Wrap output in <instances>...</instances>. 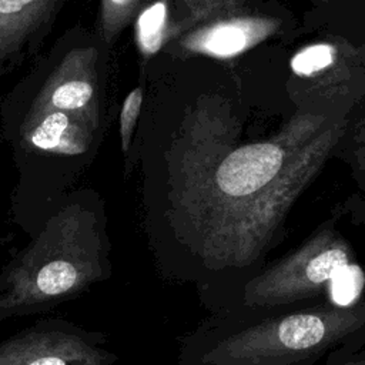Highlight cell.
<instances>
[{
	"mask_svg": "<svg viewBox=\"0 0 365 365\" xmlns=\"http://www.w3.org/2000/svg\"><path fill=\"white\" fill-rule=\"evenodd\" d=\"M238 133L225 100L201 97L185 110L170 150L165 272L195 287L211 312L268 262L345 123L299 113L267 140L238 144Z\"/></svg>",
	"mask_w": 365,
	"mask_h": 365,
	"instance_id": "cell-1",
	"label": "cell"
},
{
	"mask_svg": "<svg viewBox=\"0 0 365 365\" xmlns=\"http://www.w3.org/2000/svg\"><path fill=\"white\" fill-rule=\"evenodd\" d=\"M108 50L77 24L6 96L3 131L21 182L58 190L91 165L107 124Z\"/></svg>",
	"mask_w": 365,
	"mask_h": 365,
	"instance_id": "cell-2",
	"label": "cell"
},
{
	"mask_svg": "<svg viewBox=\"0 0 365 365\" xmlns=\"http://www.w3.org/2000/svg\"><path fill=\"white\" fill-rule=\"evenodd\" d=\"M365 346V299L212 312L182 336L178 365H317Z\"/></svg>",
	"mask_w": 365,
	"mask_h": 365,
	"instance_id": "cell-3",
	"label": "cell"
},
{
	"mask_svg": "<svg viewBox=\"0 0 365 365\" xmlns=\"http://www.w3.org/2000/svg\"><path fill=\"white\" fill-rule=\"evenodd\" d=\"M364 299L365 265L348 240L325 224L291 252L267 262L214 312H262L325 301L351 307Z\"/></svg>",
	"mask_w": 365,
	"mask_h": 365,
	"instance_id": "cell-4",
	"label": "cell"
},
{
	"mask_svg": "<svg viewBox=\"0 0 365 365\" xmlns=\"http://www.w3.org/2000/svg\"><path fill=\"white\" fill-rule=\"evenodd\" d=\"M67 0H0V77L33 56Z\"/></svg>",
	"mask_w": 365,
	"mask_h": 365,
	"instance_id": "cell-5",
	"label": "cell"
},
{
	"mask_svg": "<svg viewBox=\"0 0 365 365\" xmlns=\"http://www.w3.org/2000/svg\"><path fill=\"white\" fill-rule=\"evenodd\" d=\"M281 20L262 14H232L210 20L184 33L180 47L190 54L230 60L275 34Z\"/></svg>",
	"mask_w": 365,
	"mask_h": 365,
	"instance_id": "cell-6",
	"label": "cell"
},
{
	"mask_svg": "<svg viewBox=\"0 0 365 365\" xmlns=\"http://www.w3.org/2000/svg\"><path fill=\"white\" fill-rule=\"evenodd\" d=\"M336 43L315 41L301 47L289 60V70L297 77L309 84L328 86L339 80L336 76L342 73L345 57Z\"/></svg>",
	"mask_w": 365,
	"mask_h": 365,
	"instance_id": "cell-7",
	"label": "cell"
},
{
	"mask_svg": "<svg viewBox=\"0 0 365 365\" xmlns=\"http://www.w3.org/2000/svg\"><path fill=\"white\" fill-rule=\"evenodd\" d=\"M170 33V3L154 0L135 16L134 38L144 58L155 56L165 44Z\"/></svg>",
	"mask_w": 365,
	"mask_h": 365,
	"instance_id": "cell-8",
	"label": "cell"
},
{
	"mask_svg": "<svg viewBox=\"0 0 365 365\" xmlns=\"http://www.w3.org/2000/svg\"><path fill=\"white\" fill-rule=\"evenodd\" d=\"M141 3L143 0H100V13L94 30L108 47L135 19L143 7Z\"/></svg>",
	"mask_w": 365,
	"mask_h": 365,
	"instance_id": "cell-9",
	"label": "cell"
},
{
	"mask_svg": "<svg viewBox=\"0 0 365 365\" xmlns=\"http://www.w3.org/2000/svg\"><path fill=\"white\" fill-rule=\"evenodd\" d=\"M77 275L78 272L71 262L56 259L40 269L36 287L44 295H60L77 282Z\"/></svg>",
	"mask_w": 365,
	"mask_h": 365,
	"instance_id": "cell-10",
	"label": "cell"
},
{
	"mask_svg": "<svg viewBox=\"0 0 365 365\" xmlns=\"http://www.w3.org/2000/svg\"><path fill=\"white\" fill-rule=\"evenodd\" d=\"M141 103H143V88L141 87L133 88L123 101L118 125H120L121 150L124 154L128 153L134 127H135V123H137V118H138V114L141 110Z\"/></svg>",
	"mask_w": 365,
	"mask_h": 365,
	"instance_id": "cell-11",
	"label": "cell"
},
{
	"mask_svg": "<svg viewBox=\"0 0 365 365\" xmlns=\"http://www.w3.org/2000/svg\"><path fill=\"white\" fill-rule=\"evenodd\" d=\"M208 1V16L211 17H222L232 16L242 0H207Z\"/></svg>",
	"mask_w": 365,
	"mask_h": 365,
	"instance_id": "cell-12",
	"label": "cell"
},
{
	"mask_svg": "<svg viewBox=\"0 0 365 365\" xmlns=\"http://www.w3.org/2000/svg\"><path fill=\"white\" fill-rule=\"evenodd\" d=\"M325 365H365V346L344 355H335L325 361Z\"/></svg>",
	"mask_w": 365,
	"mask_h": 365,
	"instance_id": "cell-13",
	"label": "cell"
},
{
	"mask_svg": "<svg viewBox=\"0 0 365 365\" xmlns=\"http://www.w3.org/2000/svg\"><path fill=\"white\" fill-rule=\"evenodd\" d=\"M182 1L190 9V17L191 19L187 21L188 24L194 23V21L210 19V16H208V1L207 0H182Z\"/></svg>",
	"mask_w": 365,
	"mask_h": 365,
	"instance_id": "cell-14",
	"label": "cell"
},
{
	"mask_svg": "<svg viewBox=\"0 0 365 365\" xmlns=\"http://www.w3.org/2000/svg\"><path fill=\"white\" fill-rule=\"evenodd\" d=\"M26 365H67V361L58 355H38L36 358L29 359V362Z\"/></svg>",
	"mask_w": 365,
	"mask_h": 365,
	"instance_id": "cell-15",
	"label": "cell"
},
{
	"mask_svg": "<svg viewBox=\"0 0 365 365\" xmlns=\"http://www.w3.org/2000/svg\"><path fill=\"white\" fill-rule=\"evenodd\" d=\"M359 164H361V168H362V171L365 174V148L359 154Z\"/></svg>",
	"mask_w": 365,
	"mask_h": 365,
	"instance_id": "cell-16",
	"label": "cell"
},
{
	"mask_svg": "<svg viewBox=\"0 0 365 365\" xmlns=\"http://www.w3.org/2000/svg\"><path fill=\"white\" fill-rule=\"evenodd\" d=\"M321 1H328V0H321Z\"/></svg>",
	"mask_w": 365,
	"mask_h": 365,
	"instance_id": "cell-17",
	"label": "cell"
}]
</instances>
